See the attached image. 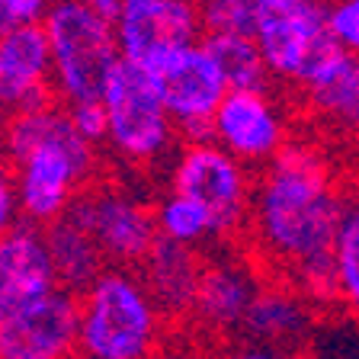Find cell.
Segmentation results:
<instances>
[{
  "mask_svg": "<svg viewBox=\"0 0 359 359\" xmlns=\"http://www.w3.org/2000/svg\"><path fill=\"white\" fill-rule=\"evenodd\" d=\"M346 212L330 161L318 144L289 142L254 187L247 231L257 257L308 302H337L334 244Z\"/></svg>",
  "mask_w": 359,
  "mask_h": 359,
  "instance_id": "cell-1",
  "label": "cell"
},
{
  "mask_svg": "<svg viewBox=\"0 0 359 359\" xmlns=\"http://www.w3.org/2000/svg\"><path fill=\"white\" fill-rule=\"evenodd\" d=\"M4 161L16 177L22 218L39 228L65 215L100 177L97 144L77 132L61 100L10 112Z\"/></svg>",
  "mask_w": 359,
  "mask_h": 359,
  "instance_id": "cell-2",
  "label": "cell"
},
{
  "mask_svg": "<svg viewBox=\"0 0 359 359\" xmlns=\"http://www.w3.org/2000/svg\"><path fill=\"white\" fill-rule=\"evenodd\" d=\"M81 295L77 359H154L164 340L161 305L135 266H106Z\"/></svg>",
  "mask_w": 359,
  "mask_h": 359,
  "instance_id": "cell-3",
  "label": "cell"
},
{
  "mask_svg": "<svg viewBox=\"0 0 359 359\" xmlns=\"http://www.w3.org/2000/svg\"><path fill=\"white\" fill-rule=\"evenodd\" d=\"M42 26L52 45L55 100L65 106L103 100L112 71L122 61L116 22L83 0H55Z\"/></svg>",
  "mask_w": 359,
  "mask_h": 359,
  "instance_id": "cell-4",
  "label": "cell"
},
{
  "mask_svg": "<svg viewBox=\"0 0 359 359\" xmlns=\"http://www.w3.org/2000/svg\"><path fill=\"white\" fill-rule=\"evenodd\" d=\"M109 112V151L126 167H154L173 151L177 122L167 112L148 67L122 58L103 93Z\"/></svg>",
  "mask_w": 359,
  "mask_h": 359,
  "instance_id": "cell-5",
  "label": "cell"
},
{
  "mask_svg": "<svg viewBox=\"0 0 359 359\" xmlns=\"http://www.w3.org/2000/svg\"><path fill=\"white\" fill-rule=\"evenodd\" d=\"M170 189L193 196L209 209L218 238H234L250 222L254 183L250 167L231 154L215 138L187 142L177 151L170 167Z\"/></svg>",
  "mask_w": 359,
  "mask_h": 359,
  "instance_id": "cell-6",
  "label": "cell"
},
{
  "mask_svg": "<svg viewBox=\"0 0 359 359\" xmlns=\"http://www.w3.org/2000/svg\"><path fill=\"white\" fill-rule=\"evenodd\" d=\"M67 212L93 234L109 266L138 269L161 238L154 205L119 183H90Z\"/></svg>",
  "mask_w": 359,
  "mask_h": 359,
  "instance_id": "cell-7",
  "label": "cell"
},
{
  "mask_svg": "<svg viewBox=\"0 0 359 359\" xmlns=\"http://www.w3.org/2000/svg\"><path fill=\"white\" fill-rule=\"evenodd\" d=\"M151 77H154V87L177 122L180 135L187 142L212 138L215 109L222 106L231 87L224 81L215 55L209 52L205 39L189 48H180L177 55L151 67Z\"/></svg>",
  "mask_w": 359,
  "mask_h": 359,
  "instance_id": "cell-8",
  "label": "cell"
},
{
  "mask_svg": "<svg viewBox=\"0 0 359 359\" xmlns=\"http://www.w3.org/2000/svg\"><path fill=\"white\" fill-rule=\"evenodd\" d=\"M257 45L269 67V77L299 90L340 52L327 32L321 4L263 10L257 22Z\"/></svg>",
  "mask_w": 359,
  "mask_h": 359,
  "instance_id": "cell-9",
  "label": "cell"
},
{
  "mask_svg": "<svg viewBox=\"0 0 359 359\" xmlns=\"http://www.w3.org/2000/svg\"><path fill=\"white\" fill-rule=\"evenodd\" d=\"M81 295L55 285L0 321V359H77Z\"/></svg>",
  "mask_w": 359,
  "mask_h": 359,
  "instance_id": "cell-10",
  "label": "cell"
},
{
  "mask_svg": "<svg viewBox=\"0 0 359 359\" xmlns=\"http://www.w3.org/2000/svg\"><path fill=\"white\" fill-rule=\"evenodd\" d=\"M122 58L142 67H157L180 48L205 39L202 0H135L116 20Z\"/></svg>",
  "mask_w": 359,
  "mask_h": 359,
  "instance_id": "cell-11",
  "label": "cell"
},
{
  "mask_svg": "<svg viewBox=\"0 0 359 359\" xmlns=\"http://www.w3.org/2000/svg\"><path fill=\"white\" fill-rule=\"evenodd\" d=\"M212 138L247 167H266L292 142L285 109L269 87L228 90L212 119Z\"/></svg>",
  "mask_w": 359,
  "mask_h": 359,
  "instance_id": "cell-12",
  "label": "cell"
},
{
  "mask_svg": "<svg viewBox=\"0 0 359 359\" xmlns=\"http://www.w3.org/2000/svg\"><path fill=\"white\" fill-rule=\"evenodd\" d=\"M55 285L61 283L45 228L22 218L7 234H0V321Z\"/></svg>",
  "mask_w": 359,
  "mask_h": 359,
  "instance_id": "cell-13",
  "label": "cell"
},
{
  "mask_svg": "<svg viewBox=\"0 0 359 359\" xmlns=\"http://www.w3.org/2000/svg\"><path fill=\"white\" fill-rule=\"evenodd\" d=\"M0 100L10 112L55 100L52 45L42 22L0 36Z\"/></svg>",
  "mask_w": 359,
  "mask_h": 359,
  "instance_id": "cell-14",
  "label": "cell"
},
{
  "mask_svg": "<svg viewBox=\"0 0 359 359\" xmlns=\"http://www.w3.org/2000/svg\"><path fill=\"white\" fill-rule=\"evenodd\" d=\"M202 269H205V263L196 254V247L157 238V244L142 260L138 273H142L148 292L154 295V302L161 305V311L167 318H177V314H193Z\"/></svg>",
  "mask_w": 359,
  "mask_h": 359,
  "instance_id": "cell-15",
  "label": "cell"
},
{
  "mask_svg": "<svg viewBox=\"0 0 359 359\" xmlns=\"http://www.w3.org/2000/svg\"><path fill=\"white\" fill-rule=\"evenodd\" d=\"M257 292H260V283H257L250 266L234 260L205 263L193 314L199 318V324H205L209 330H218V334L241 330Z\"/></svg>",
  "mask_w": 359,
  "mask_h": 359,
  "instance_id": "cell-16",
  "label": "cell"
},
{
  "mask_svg": "<svg viewBox=\"0 0 359 359\" xmlns=\"http://www.w3.org/2000/svg\"><path fill=\"white\" fill-rule=\"evenodd\" d=\"M308 305L311 302L295 285H266V289L257 292L241 330H244L247 340L292 353L308 337V324H311V308Z\"/></svg>",
  "mask_w": 359,
  "mask_h": 359,
  "instance_id": "cell-17",
  "label": "cell"
},
{
  "mask_svg": "<svg viewBox=\"0 0 359 359\" xmlns=\"http://www.w3.org/2000/svg\"><path fill=\"white\" fill-rule=\"evenodd\" d=\"M302 93L314 116L359 138V55L337 52L302 87Z\"/></svg>",
  "mask_w": 359,
  "mask_h": 359,
  "instance_id": "cell-18",
  "label": "cell"
},
{
  "mask_svg": "<svg viewBox=\"0 0 359 359\" xmlns=\"http://www.w3.org/2000/svg\"><path fill=\"white\" fill-rule=\"evenodd\" d=\"M45 241H48L55 269H58V283L67 285V289L83 292L109 266L103 250H100V244L93 241V234H90L71 212H65V215L55 218V222L45 228Z\"/></svg>",
  "mask_w": 359,
  "mask_h": 359,
  "instance_id": "cell-19",
  "label": "cell"
},
{
  "mask_svg": "<svg viewBox=\"0 0 359 359\" xmlns=\"http://www.w3.org/2000/svg\"><path fill=\"white\" fill-rule=\"evenodd\" d=\"M209 52L215 55L224 81L231 90H266L269 87V67L263 61V52L257 45V36L244 32H209L205 36Z\"/></svg>",
  "mask_w": 359,
  "mask_h": 359,
  "instance_id": "cell-20",
  "label": "cell"
},
{
  "mask_svg": "<svg viewBox=\"0 0 359 359\" xmlns=\"http://www.w3.org/2000/svg\"><path fill=\"white\" fill-rule=\"evenodd\" d=\"M154 218H157V234L167 241H177V244L187 247H202L205 241L218 238L215 222H212L209 209L196 202L187 193H164L154 202Z\"/></svg>",
  "mask_w": 359,
  "mask_h": 359,
  "instance_id": "cell-21",
  "label": "cell"
},
{
  "mask_svg": "<svg viewBox=\"0 0 359 359\" xmlns=\"http://www.w3.org/2000/svg\"><path fill=\"white\" fill-rule=\"evenodd\" d=\"M337 302L359 318V196H346V212L334 244Z\"/></svg>",
  "mask_w": 359,
  "mask_h": 359,
  "instance_id": "cell-22",
  "label": "cell"
},
{
  "mask_svg": "<svg viewBox=\"0 0 359 359\" xmlns=\"http://www.w3.org/2000/svg\"><path fill=\"white\" fill-rule=\"evenodd\" d=\"M260 13L263 10H257L247 0H202L205 36L209 32H244V36H257Z\"/></svg>",
  "mask_w": 359,
  "mask_h": 359,
  "instance_id": "cell-23",
  "label": "cell"
},
{
  "mask_svg": "<svg viewBox=\"0 0 359 359\" xmlns=\"http://www.w3.org/2000/svg\"><path fill=\"white\" fill-rule=\"evenodd\" d=\"M321 10L337 48L359 55V0H321Z\"/></svg>",
  "mask_w": 359,
  "mask_h": 359,
  "instance_id": "cell-24",
  "label": "cell"
},
{
  "mask_svg": "<svg viewBox=\"0 0 359 359\" xmlns=\"http://www.w3.org/2000/svg\"><path fill=\"white\" fill-rule=\"evenodd\" d=\"M55 0H0V36L4 32L22 29V26H36L45 22Z\"/></svg>",
  "mask_w": 359,
  "mask_h": 359,
  "instance_id": "cell-25",
  "label": "cell"
},
{
  "mask_svg": "<svg viewBox=\"0 0 359 359\" xmlns=\"http://www.w3.org/2000/svg\"><path fill=\"white\" fill-rule=\"evenodd\" d=\"M71 109V119H74L77 132L87 138L90 144H106L109 142V112H106L103 100H93V103H74L67 106Z\"/></svg>",
  "mask_w": 359,
  "mask_h": 359,
  "instance_id": "cell-26",
  "label": "cell"
},
{
  "mask_svg": "<svg viewBox=\"0 0 359 359\" xmlns=\"http://www.w3.org/2000/svg\"><path fill=\"white\" fill-rule=\"evenodd\" d=\"M16 222H22L16 177L10 170V164H0V234H7Z\"/></svg>",
  "mask_w": 359,
  "mask_h": 359,
  "instance_id": "cell-27",
  "label": "cell"
},
{
  "mask_svg": "<svg viewBox=\"0 0 359 359\" xmlns=\"http://www.w3.org/2000/svg\"><path fill=\"white\" fill-rule=\"evenodd\" d=\"M228 359H292L289 350H279V346H269V344H257V340H250V344L238 346V350L228 353Z\"/></svg>",
  "mask_w": 359,
  "mask_h": 359,
  "instance_id": "cell-28",
  "label": "cell"
},
{
  "mask_svg": "<svg viewBox=\"0 0 359 359\" xmlns=\"http://www.w3.org/2000/svg\"><path fill=\"white\" fill-rule=\"evenodd\" d=\"M90 10H97L100 16H106V20H119V13H122V7H126V0H83Z\"/></svg>",
  "mask_w": 359,
  "mask_h": 359,
  "instance_id": "cell-29",
  "label": "cell"
},
{
  "mask_svg": "<svg viewBox=\"0 0 359 359\" xmlns=\"http://www.w3.org/2000/svg\"><path fill=\"white\" fill-rule=\"evenodd\" d=\"M257 10H292V7H308V4H321V0H247Z\"/></svg>",
  "mask_w": 359,
  "mask_h": 359,
  "instance_id": "cell-30",
  "label": "cell"
},
{
  "mask_svg": "<svg viewBox=\"0 0 359 359\" xmlns=\"http://www.w3.org/2000/svg\"><path fill=\"white\" fill-rule=\"evenodd\" d=\"M7 126H10V106L0 100V157H4V142H7Z\"/></svg>",
  "mask_w": 359,
  "mask_h": 359,
  "instance_id": "cell-31",
  "label": "cell"
},
{
  "mask_svg": "<svg viewBox=\"0 0 359 359\" xmlns=\"http://www.w3.org/2000/svg\"><path fill=\"white\" fill-rule=\"evenodd\" d=\"M126 4H135V0H126Z\"/></svg>",
  "mask_w": 359,
  "mask_h": 359,
  "instance_id": "cell-32",
  "label": "cell"
}]
</instances>
